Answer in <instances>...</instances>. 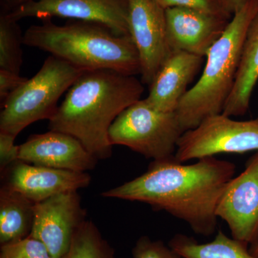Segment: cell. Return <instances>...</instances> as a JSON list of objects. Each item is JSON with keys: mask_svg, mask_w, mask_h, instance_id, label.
<instances>
[{"mask_svg": "<svg viewBox=\"0 0 258 258\" xmlns=\"http://www.w3.org/2000/svg\"><path fill=\"white\" fill-rule=\"evenodd\" d=\"M23 44L49 52L85 71L111 70L135 76L140 74L138 51L130 36H121L96 23L79 21L57 25L50 20L32 25Z\"/></svg>", "mask_w": 258, "mask_h": 258, "instance_id": "3957f363", "label": "cell"}, {"mask_svg": "<svg viewBox=\"0 0 258 258\" xmlns=\"http://www.w3.org/2000/svg\"><path fill=\"white\" fill-rule=\"evenodd\" d=\"M165 15L171 52L183 51L203 57L230 21V19L189 8H169L165 10Z\"/></svg>", "mask_w": 258, "mask_h": 258, "instance_id": "7c38bea8", "label": "cell"}, {"mask_svg": "<svg viewBox=\"0 0 258 258\" xmlns=\"http://www.w3.org/2000/svg\"><path fill=\"white\" fill-rule=\"evenodd\" d=\"M1 1L3 2L4 5H6L8 8H10L11 10H13L17 7L20 6V5L29 3V2L32 1V0H1Z\"/></svg>", "mask_w": 258, "mask_h": 258, "instance_id": "4316f807", "label": "cell"}, {"mask_svg": "<svg viewBox=\"0 0 258 258\" xmlns=\"http://www.w3.org/2000/svg\"><path fill=\"white\" fill-rule=\"evenodd\" d=\"M0 258H52L41 241L31 236L1 246Z\"/></svg>", "mask_w": 258, "mask_h": 258, "instance_id": "44dd1931", "label": "cell"}, {"mask_svg": "<svg viewBox=\"0 0 258 258\" xmlns=\"http://www.w3.org/2000/svg\"><path fill=\"white\" fill-rule=\"evenodd\" d=\"M27 80L20 74L0 69V103H3Z\"/></svg>", "mask_w": 258, "mask_h": 258, "instance_id": "d4e9b609", "label": "cell"}, {"mask_svg": "<svg viewBox=\"0 0 258 258\" xmlns=\"http://www.w3.org/2000/svg\"><path fill=\"white\" fill-rule=\"evenodd\" d=\"M12 20L70 18L103 25L121 36H130L128 0H32L7 12Z\"/></svg>", "mask_w": 258, "mask_h": 258, "instance_id": "ba28073f", "label": "cell"}, {"mask_svg": "<svg viewBox=\"0 0 258 258\" xmlns=\"http://www.w3.org/2000/svg\"><path fill=\"white\" fill-rule=\"evenodd\" d=\"M258 81V11L249 24L241 52L235 85L222 113L240 116L247 113Z\"/></svg>", "mask_w": 258, "mask_h": 258, "instance_id": "2e32d148", "label": "cell"}, {"mask_svg": "<svg viewBox=\"0 0 258 258\" xmlns=\"http://www.w3.org/2000/svg\"><path fill=\"white\" fill-rule=\"evenodd\" d=\"M251 254H253L254 257L258 258V242L253 246H251V249H249Z\"/></svg>", "mask_w": 258, "mask_h": 258, "instance_id": "83f0119b", "label": "cell"}, {"mask_svg": "<svg viewBox=\"0 0 258 258\" xmlns=\"http://www.w3.org/2000/svg\"><path fill=\"white\" fill-rule=\"evenodd\" d=\"M203 61L201 56L172 51L150 85L149 95L144 98L148 105L157 111L176 112Z\"/></svg>", "mask_w": 258, "mask_h": 258, "instance_id": "9a60e30c", "label": "cell"}, {"mask_svg": "<svg viewBox=\"0 0 258 258\" xmlns=\"http://www.w3.org/2000/svg\"><path fill=\"white\" fill-rule=\"evenodd\" d=\"M232 238L253 246L258 242V152L245 169L227 183L216 208Z\"/></svg>", "mask_w": 258, "mask_h": 258, "instance_id": "30bf717a", "label": "cell"}, {"mask_svg": "<svg viewBox=\"0 0 258 258\" xmlns=\"http://www.w3.org/2000/svg\"><path fill=\"white\" fill-rule=\"evenodd\" d=\"M257 11L258 0H249L232 16L222 36L208 51L201 77L185 93L176 111L184 132L223 111L235 85L247 29Z\"/></svg>", "mask_w": 258, "mask_h": 258, "instance_id": "277c9868", "label": "cell"}, {"mask_svg": "<svg viewBox=\"0 0 258 258\" xmlns=\"http://www.w3.org/2000/svg\"><path fill=\"white\" fill-rule=\"evenodd\" d=\"M258 152V118L235 120L223 113L211 115L180 137L175 159L181 163L222 153Z\"/></svg>", "mask_w": 258, "mask_h": 258, "instance_id": "52a82bcc", "label": "cell"}, {"mask_svg": "<svg viewBox=\"0 0 258 258\" xmlns=\"http://www.w3.org/2000/svg\"><path fill=\"white\" fill-rule=\"evenodd\" d=\"M62 258H114V251L93 222L86 220L75 233Z\"/></svg>", "mask_w": 258, "mask_h": 258, "instance_id": "d6986e66", "label": "cell"}, {"mask_svg": "<svg viewBox=\"0 0 258 258\" xmlns=\"http://www.w3.org/2000/svg\"><path fill=\"white\" fill-rule=\"evenodd\" d=\"M142 83L111 70L85 71L49 120V130L73 136L98 160L111 157L110 128L122 112L142 99Z\"/></svg>", "mask_w": 258, "mask_h": 258, "instance_id": "7a4b0ae2", "label": "cell"}, {"mask_svg": "<svg viewBox=\"0 0 258 258\" xmlns=\"http://www.w3.org/2000/svg\"><path fill=\"white\" fill-rule=\"evenodd\" d=\"M163 9L169 8H189L219 15L224 18L231 19L224 11L217 0H154Z\"/></svg>", "mask_w": 258, "mask_h": 258, "instance_id": "603a6c76", "label": "cell"}, {"mask_svg": "<svg viewBox=\"0 0 258 258\" xmlns=\"http://www.w3.org/2000/svg\"><path fill=\"white\" fill-rule=\"evenodd\" d=\"M19 147V160L52 169L87 172L98 161L77 139L54 131L30 136Z\"/></svg>", "mask_w": 258, "mask_h": 258, "instance_id": "5bb4252c", "label": "cell"}, {"mask_svg": "<svg viewBox=\"0 0 258 258\" xmlns=\"http://www.w3.org/2000/svg\"><path fill=\"white\" fill-rule=\"evenodd\" d=\"M128 25L138 51L142 82L150 86L171 52L165 10L154 0H128Z\"/></svg>", "mask_w": 258, "mask_h": 258, "instance_id": "9c48e42d", "label": "cell"}, {"mask_svg": "<svg viewBox=\"0 0 258 258\" xmlns=\"http://www.w3.org/2000/svg\"><path fill=\"white\" fill-rule=\"evenodd\" d=\"M35 203L18 191L0 189V243H10L30 236Z\"/></svg>", "mask_w": 258, "mask_h": 258, "instance_id": "e0dca14e", "label": "cell"}, {"mask_svg": "<svg viewBox=\"0 0 258 258\" xmlns=\"http://www.w3.org/2000/svg\"><path fill=\"white\" fill-rule=\"evenodd\" d=\"M30 236L46 246L51 257L62 258L75 233L86 221V212L77 191L58 194L35 203Z\"/></svg>", "mask_w": 258, "mask_h": 258, "instance_id": "8fae6325", "label": "cell"}, {"mask_svg": "<svg viewBox=\"0 0 258 258\" xmlns=\"http://www.w3.org/2000/svg\"><path fill=\"white\" fill-rule=\"evenodd\" d=\"M23 35L18 22L4 13L0 17V69L20 74L23 64Z\"/></svg>", "mask_w": 258, "mask_h": 258, "instance_id": "ffe728a7", "label": "cell"}, {"mask_svg": "<svg viewBox=\"0 0 258 258\" xmlns=\"http://www.w3.org/2000/svg\"><path fill=\"white\" fill-rule=\"evenodd\" d=\"M1 175L4 179L3 186L22 194L35 203L58 194L78 191L87 187L91 181L87 172L52 169L20 160Z\"/></svg>", "mask_w": 258, "mask_h": 258, "instance_id": "4fadbf2b", "label": "cell"}, {"mask_svg": "<svg viewBox=\"0 0 258 258\" xmlns=\"http://www.w3.org/2000/svg\"><path fill=\"white\" fill-rule=\"evenodd\" d=\"M224 11L232 17L243 8L249 0H217Z\"/></svg>", "mask_w": 258, "mask_h": 258, "instance_id": "484cf974", "label": "cell"}, {"mask_svg": "<svg viewBox=\"0 0 258 258\" xmlns=\"http://www.w3.org/2000/svg\"><path fill=\"white\" fill-rule=\"evenodd\" d=\"M169 245L181 258H257L248 251L247 244L230 238L222 231L208 243H199L192 237L176 235Z\"/></svg>", "mask_w": 258, "mask_h": 258, "instance_id": "ac0fdd59", "label": "cell"}, {"mask_svg": "<svg viewBox=\"0 0 258 258\" xmlns=\"http://www.w3.org/2000/svg\"><path fill=\"white\" fill-rule=\"evenodd\" d=\"M84 72L62 59L49 56L32 79L1 103L0 132L17 137L32 123L50 120L58 108L60 97Z\"/></svg>", "mask_w": 258, "mask_h": 258, "instance_id": "5b68a950", "label": "cell"}, {"mask_svg": "<svg viewBox=\"0 0 258 258\" xmlns=\"http://www.w3.org/2000/svg\"><path fill=\"white\" fill-rule=\"evenodd\" d=\"M184 133L176 112L157 111L141 99L117 117L108 135L112 145L124 146L157 161L175 157Z\"/></svg>", "mask_w": 258, "mask_h": 258, "instance_id": "8992f818", "label": "cell"}, {"mask_svg": "<svg viewBox=\"0 0 258 258\" xmlns=\"http://www.w3.org/2000/svg\"><path fill=\"white\" fill-rule=\"evenodd\" d=\"M16 137L0 132V172L3 174L8 168L19 161L20 147L15 145Z\"/></svg>", "mask_w": 258, "mask_h": 258, "instance_id": "cb8c5ba5", "label": "cell"}, {"mask_svg": "<svg viewBox=\"0 0 258 258\" xmlns=\"http://www.w3.org/2000/svg\"><path fill=\"white\" fill-rule=\"evenodd\" d=\"M134 258H181L162 241L152 240L147 236L141 237L134 246Z\"/></svg>", "mask_w": 258, "mask_h": 258, "instance_id": "7402d4cb", "label": "cell"}, {"mask_svg": "<svg viewBox=\"0 0 258 258\" xmlns=\"http://www.w3.org/2000/svg\"><path fill=\"white\" fill-rule=\"evenodd\" d=\"M235 164L215 157L185 165L175 157L153 161L142 175L108 190L102 196L151 205L188 224L198 235H213L216 208L235 174Z\"/></svg>", "mask_w": 258, "mask_h": 258, "instance_id": "6da1fadb", "label": "cell"}]
</instances>
